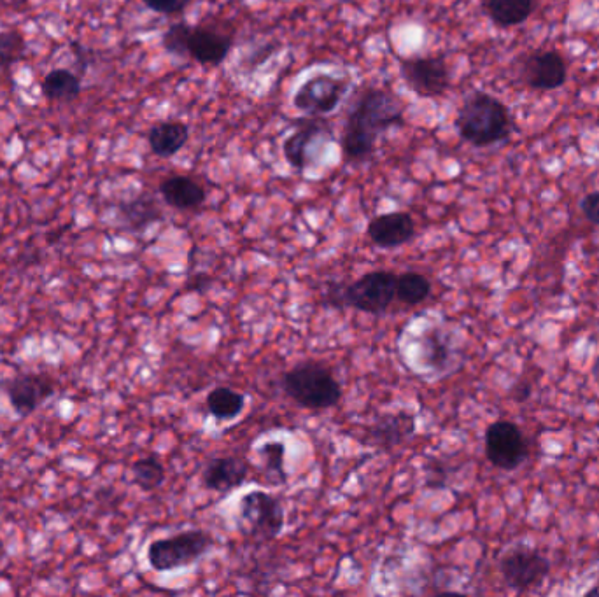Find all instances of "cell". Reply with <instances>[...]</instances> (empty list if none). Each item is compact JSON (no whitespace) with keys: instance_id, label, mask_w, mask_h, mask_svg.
I'll return each mask as SVG.
<instances>
[{"instance_id":"obj_6","label":"cell","mask_w":599,"mask_h":597,"mask_svg":"<svg viewBox=\"0 0 599 597\" xmlns=\"http://www.w3.org/2000/svg\"><path fill=\"white\" fill-rule=\"evenodd\" d=\"M237 522L240 531L256 540H275L284 529V508L279 498L265 491L247 492L240 499Z\"/></svg>"},{"instance_id":"obj_35","label":"cell","mask_w":599,"mask_h":597,"mask_svg":"<svg viewBox=\"0 0 599 597\" xmlns=\"http://www.w3.org/2000/svg\"><path fill=\"white\" fill-rule=\"evenodd\" d=\"M2 555H4V545L0 543V559H2Z\"/></svg>"},{"instance_id":"obj_32","label":"cell","mask_w":599,"mask_h":597,"mask_svg":"<svg viewBox=\"0 0 599 597\" xmlns=\"http://www.w3.org/2000/svg\"><path fill=\"white\" fill-rule=\"evenodd\" d=\"M580 211L591 225L599 226V191H592L582 198Z\"/></svg>"},{"instance_id":"obj_25","label":"cell","mask_w":599,"mask_h":597,"mask_svg":"<svg viewBox=\"0 0 599 597\" xmlns=\"http://www.w3.org/2000/svg\"><path fill=\"white\" fill-rule=\"evenodd\" d=\"M431 293V282L419 272H405L396 277V298L407 305L423 303Z\"/></svg>"},{"instance_id":"obj_28","label":"cell","mask_w":599,"mask_h":597,"mask_svg":"<svg viewBox=\"0 0 599 597\" xmlns=\"http://www.w3.org/2000/svg\"><path fill=\"white\" fill-rule=\"evenodd\" d=\"M27 55L25 37L18 30L0 32V71H8L20 64Z\"/></svg>"},{"instance_id":"obj_12","label":"cell","mask_w":599,"mask_h":597,"mask_svg":"<svg viewBox=\"0 0 599 597\" xmlns=\"http://www.w3.org/2000/svg\"><path fill=\"white\" fill-rule=\"evenodd\" d=\"M524 81L533 90H557L566 83L568 67L557 51H538L524 62Z\"/></svg>"},{"instance_id":"obj_10","label":"cell","mask_w":599,"mask_h":597,"mask_svg":"<svg viewBox=\"0 0 599 597\" xmlns=\"http://www.w3.org/2000/svg\"><path fill=\"white\" fill-rule=\"evenodd\" d=\"M347 88L349 83L346 79L335 78L330 74H318L296 90L293 106L307 116L332 114L340 106Z\"/></svg>"},{"instance_id":"obj_8","label":"cell","mask_w":599,"mask_h":597,"mask_svg":"<svg viewBox=\"0 0 599 597\" xmlns=\"http://www.w3.org/2000/svg\"><path fill=\"white\" fill-rule=\"evenodd\" d=\"M396 298V275L375 270L344 289L346 305L367 314H382Z\"/></svg>"},{"instance_id":"obj_3","label":"cell","mask_w":599,"mask_h":597,"mask_svg":"<svg viewBox=\"0 0 599 597\" xmlns=\"http://www.w3.org/2000/svg\"><path fill=\"white\" fill-rule=\"evenodd\" d=\"M281 386L291 400L311 410L335 407L342 396L332 370L314 361H305L284 373Z\"/></svg>"},{"instance_id":"obj_16","label":"cell","mask_w":599,"mask_h":597,"mask_svg":"<svg viewBox=\"0 0 599 597\" xmlns=\"http://www.w3.org/2000/svg\"><path fill=\"white\" fill-rule=\"evenodd\" d=\"M233 39L228 34L211 27H195L190 32L188 55L202 65H219L225 62L232 50Z\"/></svg>"},{"instance_id":"obj_22","label":"cell","mask_w":599,"mask_h":597,"mask_svg":"<svg viewBox=\"0 0 599 597\" xmlns=\"http://www.w3.org/2000/svg\"><path fill=\"white\" fill-rule=\"evenodd\" d=\"M41 92L44 99L65 104L78 99L83 92V86H81V79L69 69H53L43 79Z\"/></svg>"},{"instance_id":"obj_1","label":"cell","mask_w":599,"mask_h":597,"mask_svg":"<svg viewBox=\"0 0 599 597\" xmlns=\"http://www.w3.org/2000/svg\"><path fill=\"white\" fill-rule=\"evenodd\" d=\"M405 107L402 100L384 88H368L349 111L342 151L349 163H361L374 155L375 144L386 130L402 127Z\"/></svg>"},{"instance_id":"obj_29","label":"cell","mask_w":599,"mask_h":597,"mask_svg":"<svg viewBox=\"0 0 599 597\" xmlns=\"http://www.w3.org/2000/svg\"><path fill=\"white\" fill-rule=\"evenodd\" d=\"M191 29H193V25L186 22L170 25L162 36L163 50L167 51L172 57L190 58V55H188V41H190Z\"/></svg>"},{"instance_id":"obj_18","label":"cell","mask_w":599,"mask_h":597,"mask_svg":"<svg viewBox=\"0 0 599 597\" xmlns=\"http://www.w3.org/2000/svg\"><path fill=\"white\" fill-rule=\"evenodd\" d=\"M118 218L128 230L144 232L163 218V211L153 195L142 193L139 197L118 205Z\"/></svg>"},{"instance_id":"obj_15","label":"cell","mask_w":599,"mask_h":597,"mask_svg":"<svg viewBox=\"0 0 599 597\" xmlns=\"http://www.w3.org/2000/svg\"><path fill=\"white\" fill-rule=\"evenodd\" d=\"M416 433V415L410 412L381 415L368 429V442L379 449H395Z\"/></svg>"},{"instance_id":"obj_13","label":"cell","mask_w":599,"mask_h":597,"mask_svg":"<svg viewBox=\"0 0 599 597\" xmlns=\"http://www.w3.org/2000/svg\"><path fill=\"white\" fill-rule=\"evenodd\" d=\"M323 135H332V130L326 121L321 120V116H309L298 121V128L289 135L282 146L289 165L298 172H304L311 158L309 149Z\"/></svg>"},{"instance_id":"obj_34","label":"cell","mask_w":599,"mask_h":597,"mask_svg":"<svg viewBox=\"0 0 599 597\" xmlns=\"http://www.w3.org/2000/svg\"><path fill=\"white\" fill-rule=\"evenodd\" d=\"M599 594V585L598 587H596V589H592L589 590V592H587V596H598Z\"/></svg>"},{"instance_id":"obj_27","label":"cell","mask_w":599,"mask_h":597,"mask_svg":"<svg viewBox=\"0 0 599 597\" xmlns=\"http://www.w3.org/2000/svg\"><path fill=\"white\" fill-rule=\"evenodd\" d=\"M132 475L135 484L139 485L142 491H155L165 482V468L160 463V459H156L155 456L142 457L139 461H135Z\"/></svg>"},{"instance_id":"obj_26","label":"cell","mask_w":599,"mask_h":597,"mask_svg":"<svg viewBox=\"0 0 599 597\" xmlns=\"http://www.w3.org/2000/svg\"><path fill=\"white\" fill-rule=\"evenodd\" d=\"M284 454L286 447L281 442H267L258 449V456L263 459L265 475L272 485H282L288 482V475L284 471Z\"/></svg>"},{"instance_id":"obj_31","label":"cell","mask_w":599,"mask_h":597,"mask_svg":"<svg viewBox=\"0 0 599 597\" xmlns=\"http://www.w3.org/2000/svg\"><path fill=\"white\" fill-rule=\"evenodd\" d=\"M146 8L160 15H179L193 0H142Z\"/></svg>"},{"instance_id":"obj_4","label":"cell","mask_w":599,"mask_h":597,"mask_svg":"<svg viewBox=\"0 0 599 597\" xmlns=\"http://www.w3.org/2000/svg\"><path fill=\"white\" fill-rule=\"evenodd\" d=\"M212 547L214 538L211 534L198 529L184 531L169 538L153 541L148 548V561L151 568L163 573L195 564Z\"/></svg>"},{"instance_id":"obj_23","label":"cell","mask_w":599,"mask_h":597,"mask_svg":"<svg viewBox=\"0 0 599 597\" xmlns=\"http://www.w3.org/2000/svg\"><path fill=\"white\" fill-rule=\"evenodd\" d=\"M533 9L535 0H486L487 15L503 29L526 22Z\"/></svg>"},{"instance_id":"obj_19","label":"cell","mask_w":599,"mask_h":597,"mask_svg":"<svg viewBox=\"0 0 599 597\" xmlns=\"http://www.w3.org/2000/svg\"><path fill=\"white\" fill-rule=\"evenodd\" d=\"M160 195L165 204L179 211H193L205 202L204 188L197 181L186 176H172L165 179L160 184Z\"/></svg>"},{"instance_id":"obj_9","label":"cell","mask_w":599,"mask_h":597,"mask_svg":"<svg viewBox=\"0 0 599 597\" xmlns=\"http://www.w3.org/2000/svg\"><path fill=\"white\" fill-rule=\"evenodd\" d=\"M402 78L412 92L421 99H435L444 95L451 85L449 67L444 57H412L400 60Z\"/></svg>"},{"instance_id":"obj_33","label":"cell","mask_w":599,"mask_h":597,"mask_svg":"<svg viewBox=\"0 0 599 597\" xmlns=\"http://www.w3.org/2000/svg\"><path fill=\"white\" fill-rule=\"evenodd\" d=\"M592 377H594V382H596V386L599 389V356L594 359V365H592Z\"/></svg>"},{"instance_id":"obj_7","label":"cell","mask_w":599,"mask_h":597,"mask_svg":"<svg viewBox=\"0 0 599 597\" xmlns=\"http://www.w3.org/2000/svg\"><path fill=\"white\" fill-rule=\"evenodd\" d=\"M484 450L494 468L514 471L529 457L528 438L515 422L496 421L486 429Z\"/></svg>"},{"instance_id":"obj_2","label":"cell","mask_w":599,"mask_h":597,"mask_svg":"<svg viewBox=\"0 0 599 597\" xmlns=\"http://www.w3.org/2000/svg\"><path fill=\"white\" fill-rule=\"evenodd\" d=\"M454 125L459 137L475 148H489L507 141L514 130L508 107L484 92H473L466 97Z\"/></svg>"},{"instance_id":"obj_11","label":"cell","mask_w":599,"mask_h":597,"mask_svg":"<svg viewBox=\"0 0 599 597\" xmlns=\"http://www.w3.org/2000/svg\"><path fill=\"white\" fill-rule=\"evenodd\" d=\"M2 389L8 394L11 407L15 408L20 417H29L44 401L51 398L57 387L48 375L41 373H22L13 379L6 380Z\"/></svg>"},{"instance_id":"obj_5","label":"cell","mask_w":599,"mask_h":597,"mask_svg":"<svg viewBox=\"0 0 599 597\" xmlns=\"http://www.w3.org/2000/svg\"><path fill=\"white\" fill-rule=\"evenodd\" d=\"M550 561L536 548L517 543L503 552L500 559V573L508 589L515 592H531L547 580L550 575Z\"/></svg>"},{"instance_id":"obj_24","label":"cell","mask_w":599,"mask_h":597,"mask_svg":"<svg viewBox=\"0 0 599 597\" xmlns=\"http://www.w3.org/2000/svg\"><path fill=\"white\" fill-rule=\"evenodd\" d=\"M205 405L209 414L214 415L219 421H230L244 410L246 398L244 394L237 393L230 387H216L207 396Z\"/></svg>"},{"instance_id":"obj_14","label":"cell","mask_w":599,"mask_h":597,"mask_svg":"<svg viewBox=\"0 0 599 597\" xmlns=\"http://www.w3.org/2000/svg\"><path fill=\"white\" fill-rule=\"evenodd\" d=\"M367 233L375 246L395 249L414 239L416 223L407 212H389L372 219Z\"/></svg>"},{"instance_id":"obj_17","label":"cell","mask_w":599,"mask_h":597,"mask_svg":"<svg viewBox=\"0 0 599 597\" xmlns=\"http://www.w3.org/2000/svg\"><path fill=\"white\" fill-rule=\"evenodd\" d=\"M247 473L249 466L240 457H214L211 463L205 466L202 484L209 491L230 492L244 484Z\"/></svg>"},{"instance_id":"obj_30","label":"cell","mask_w":599,"mask_h":597,"mask_svg":"<svg viewBox=\"0 0 599 597\" xmlns=\"http://www.w3.org/2000/svg\"><path fill=\"white\" fill-rule=\"evenodd\" d=\"M424 470H426L424 471V473H426V485H428L430 489H440V487H445L447 480H449V475H451V468H449L442 459H438V457H430V459L426 461Z\"/></svg>"},{"instance_id":"obj_20","label":"cell","mask_w":599,"mask_h":597,"mask_svg":"<svg viewBox=\"0 0 599 597\" xmlns=\"http://www.w3.org/2000/svg\"><path fill=\"white\" fill-rule=\"evenodd\" d=\"M190 128L181 121H162L149 128L148 142L153 155L172 158L188 144Z\"/></svg>"},{"instance_id":"obj_21","label":"cell","mask_w":599,"mask_h":597,"mask_svg":"<svg viewBox=\"0 0 599 597\" xmlns=\"http://www.w3.org/2000/svg\"><path fill=\"white\" fill-rule=\"evenodd\" d=\"M421 351L424 363L438 373L449 372L458 361V352L451 335H447L442 328H431L424 333Z\"/></svg>"}]
</instances>
